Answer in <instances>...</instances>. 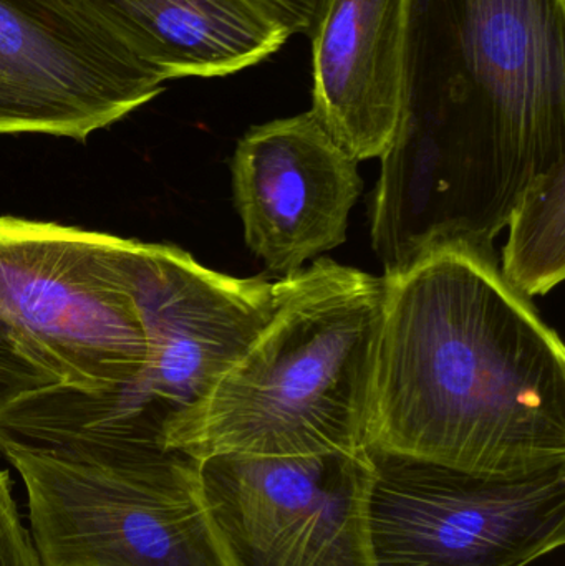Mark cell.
<instances>
[{
  "label": "cell",
  "instance_id": "cell-1",
  "mask_svg": "<svg viewBox=\"0 0 565 566\" xmlns=\"http://www.w3.org/2000/svg\"><path fill=\"white\" fill-rule=\"evenodd\" d=\"M565 0H408L397 132L372 244L394 274L438 245L493 251L565 161Z\"/></svg>",
  "mask_w": 565,
  "mask_h": 566
},
{
  "label": "cell",
  "instance_id": "cell-2",
  "mask_svg": "<svg viewBox=\"0 0 565 566\" xmlns=\"http://www.w3.org/2000/svg\"><path fill=\"white\" fill-rule=\"evenodd\" d=\"M367 449L461 471L565 462V352L494 251L438 245L385 274Z\"/></svg>",
  "mask_w": 565,
  "mask_h": 566
},
{
  "label": "cell",
  "instance_id": "cell-3",
  "mask_svg": "<svg viewBox=\"0 0 565 566\" xmlns=\"http://www.w3.org/2000/svg\"><path fill=\"white\" fill-rule=\"evenodd\" d=\"M387 281L331 259L281 279L271 322L241 359L166 418L161 446L308 458L367 449Z\"/></svg>",
  "mask_w": 565,
  "mask_h": 566
},
{
  "label": "cell",
  "instance_id": "cell-4",
  "mask_svg": "<svg viewBox=\"0 0 565 566\" xmlns=\"http://www.w3.org/2000/svg\"><path fill=\"white\" fill-rule=\"evenodd\" d=\"M0 452L25 484L43 566H226L196 459L168 449L109 459Z\"/></svg>",
  "mask_w": 565,
  "mask_h": 566
},
{
  "label": "cell",
  "instance_id": "cell-5",
  "mask_svg": "<svg viewBox=\"0 0 565 566\" xmlns=\"http://www.w3.org/2000/svg\"><path fill=\"white\" fill-rule=\"evenodd\" d=\"M138 241L0 218V325L60 385L138 381L146 343L132 296Z\"/></svg>",
  "mask_w": 565,
  "mask_h": 566
},
{
  "label": "cell",
  "instance_id": "cell-6",
  "mask_svg": "<svg viewBox=\"0 0 565 566\" xmlns=\"http://www.w3.org/2000/svg\"><path fill=\"white\" fill-rule=\"evenodd\" d=\"M375 566H530L565 542V462L483 474L367 449Z\"/></svg>",
  "mask_w": 565,
  "mask_h": 566
},
{
  "label": "cell",
  "instance_id": "cell-7",
  "mask_svg": "<svg viewBox=\"0 0 565 566\" xmlns=\"http://www.w3.org/2000/svg\"><path fill=\"white\" fill-rule=\"evenodd\" d=\"M198 462L226 566H375L367 449L308 458L224 454Z\"/></svg>",
  "mask_w": 565,
  "mask_h": 566
},
{
  "label": "cell",
  "instance_id": "cell-8",
  "mask_svg": "<svg viewBox=\"0 0 565 566\" xmlns=\"http://www.w3.org/2000/svg\"><path fill=\"white\" fill-rule=\"evenodd\" d=\"M165 82L73 0H0V135L85 142Z\"/></svg>",
  "mask_w": 565,
  "mask_h": 566
},
{
  "label": "cell",
  "instance_id": "cell-9",
  "mask_svg": "<svg viewBox=\"0 0 565 566\" xmlns=\"http://www.w3.org/2000/svg\"><path fill=\"white\" fill-rule=\"evenodd\" d=\"M132 296L146 343L138 385L176 409L198 401L265 328L281 281L236 279L168 244L138 241Z\"/></svg>",
  "mask_w": 565,
  "mask_h": 566
},
{
  "label": "cell",
  "instance_id": "cell-10",
  "mask_svg": "<svg viewBox=\"0 0 565 566\" xmlns=\"http://www.w3.org/2000/svg\"><path fill=\"white\" fill-rule=\"evenodd\" d=\"M355 161L312 112L249 129L232 158V195L244 239L289 277L347 241L362 192Z\"/></svg>",
  "mask_w": 565,
  "mask_h": 566
},
{
  "label": "cell",
  "instance_id": "cell-11",
  "mask_svg": "<svg viewBox=\"0 0 565 566\" xmlns=\"http://www.w3.org/2000/svg\"><path fill=\"white\" fill-rule=\"evenodd\" d=\"M408 0H331L312 35L311 112L355 159L381 158L397 132Z\"/></svg>",
  "mask_w": 565,
  "mask_h": 566
},
{
  "label": "cell",
  "instance_id": "cell-12",
  "mask_svg": "<svg viewBox=\"0 0 565 566\" xmlns=\"http://www.w3.org/2000/svg\"><path fill=\"white\" fill-rule=\"evenodd\" d=\"M163 78L231 75L278 52L291 33L254 0H73Z\"/></svg>",
  "mask_w": 565,
  "mask_h": 566
},
{
  "label": "cell",
  "instance_id": "cell-13",
  "mask_svg": "<svg viewBox=\"0 0 565 566\" xmlns=\"http://www.w3.org/2000/svg\"><path fill=\"white\" fill-rule=\"evenodd\" d=\"M175 406L138 382L86 391L50 385L25 392L0 411V448L108 459L165 449L161 431Z\"/></svg>",
  "mask_w": 565,
  "mask_h": 566
},
{
  "label": "cell",
  "instance_id": "cell-14",
  "mask_svg": "<svg viewBox=\"0 0 565 566\" xmlns=\"http://www.w3.org/2000/svg\"><path fill=\"white\" fill-rule=\"evenodd\" d=\"M501 275L517 293L546 295L565 277V161L540 176L511 212Z\"/></svg>",
  "mask_w": 565,
  "mask_h": 566
},
{
  "label": "cell",
  "instance_id": "cell-15",
  "mask_svg": "<svg viewBox=\"0 0 565 566\" xmlns=\"http://www.w3.org/2000/svg\"><path fill=\"white\" fill-rule=\"evenodd\" d=\"M0 566H43L32 535L23 527L7 471H0Z\"/></svg>",
  "mask_w": 565,
  "mask_h": 566
},
{
  "label": "cell",
  "instance_id": "cell-16",
  "mask_svg": "<svg viewBox=\"0 0 565 566\" xmlns=\"http://www.w3.org/2000/svg\"><path fill=\"white\" fill-rule=\"evenodd\" d=\"M56 385L55 379L27 359L0 325V411L25 392Z\"/></svg>",
  "mask_w": 565,
  "mask_h": 566
},
{
  "label": "cell",
  "instance_id": "cell-17",
  "mask_svg": "<svg viewBox=\"0 0 565 566\" xmlns=\"http://www.w3.org/2000/svg\"><path fill=\"white\" fill-rule=\"evenodd\" d=\"M269 17L289 33L314 35L331 0H254Z\"/></svg>",
  "mask_w": 565,
  "mask_h": 566
}]
</instances>
